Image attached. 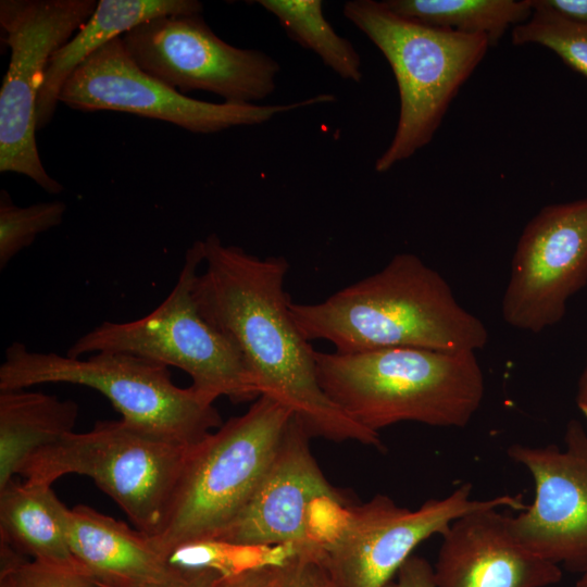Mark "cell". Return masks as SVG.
Here are the masks:
<instances>
[{"label": "cell", "mask_w": 587, "mask_h": 587, "mask_svg": "<svg viewBox=\"0 0 587 587\" xmlns=\"http://www.w3.org/2000/svg\"><path fill=\"white\" fill-rule=\"evenodd\" d=\"M202 246L205 270L195 279V301L236 345L259 395L289 409L311 437L383 449L379 434L353 422L321 388L316 350L295 322L284 289L287 260L247 253L214 233Z\"/></svg>", "instance_id": "cell-1"}, {"label": "cell", "mask_w": 587, "mask_h": 587, "mask_svg": "<svg viewBox=\"0 0 587 587\" xmlns=\"http://www.w3.org/2000/svg\"><path fill=\"white\" fill-rule=\"evenodd\" d=\"M309 340L338 353L386 348L476 352L489 339L485 324L461 307L447 280L412 253L396 254L379 272L324 301L290 302Z\"/></svg>", "instance_id": "cell-2"}, {"label": "cell", "mask_w": 587, "mask_h": 587, "mask_svg": "<svg viewBox=\"0 0 587 587\" xmlns=\"http://www.w3.org/2000/svg\"><path fill=\"white\" fill-rule=\"evenodd\" d=\"M475 353L386 348L314 357L325 395L353 422L379 434L400 422L466 426L485 394Z\"/></svg>", "instance_id": "cell-3"}, {"label": "cell", "mask_w": 587, "mask_h": 587, "mask_svg": "<svg viewBox=\"0 0 587 587\" xmlns=\"http://www.w3.org/2000/svg\"><path fill=\"white\" fill-rule=\"evenodd\" d=\"M292 415L278 401L260 396L243 414L191 446L162 526L150 537L162 555L186 544L215 540L236 519L265 475Z\"/></svg>", "instance_id": "cell-4"}, {"label": "cell", "mask_w": 587, "mask_h": 587, "mask_svg": "<svg viewBox=\"0 0 587 587\" xmlns=\"http://www.w3.org/2000/svg\"><path fill=\"white\" fill-rule=\"evenodd\" d=\"M342 13L384 54L398 85L396 132L375 162V171L384 173L430 142L451 101L491 45L484 35L399 16L382 1L349 0Z\"/></svg>", "instance_id": "cell-5"}, {"label": "cell", "mask_w": 587, "mask_h": 587, "mask_svg": "<svg viewBox=\"0 0 587 587\" xmlns=\"http://www.w3.org/2000/svg\"><path fill=\"white\" fill-rule=\"evenodd\" d=\"M72 384L102 394L127 424L192 446L223 422L214 402L191 386H176L168 366L124 352L73 358L11 344L0 366V391Z\"/></svg>", "instance_id": "cell-6"}, {"label": "cell", "mask_w": 587, "mask_h": 587, "mask_svg": "<svg viewBox=\"0 0 587 587\" xmlns=\"http://www.w3.org/2000/svg\"><path fill=\"white\" fill-rule=\"evenodd\" d=\"M202 240L187 249L177 282L149 314L128 322L104 321L80 336L66 354L82 358L98 352H124L177 367L191 387L214 402L234 403L260 397L236 345L200 313L192 288L203 263Z\"/></svg>", "instance_id": "cell-7"}, {"label": "cell", "mask_w": 587, "mask_h": 587, "mask_svg": "<svg viewBox=\"0 0 587 587\" xmlns=\"http://www.w3.org/2000/svg\"><path fill=\"white\" fill-rule=\"evenodd\" d=\"M190 448L123 420L100 421L37 451L20 475L43 485L68 474L87 476L137 529L152 537L162 526Z\"/></svg>", "instance_id": "cell-8"}, {"label": "cell", "mask_w": 587, "mask_h": 587, "mask_svg": "<svg viewBox=\"0 0 587 587\" xmlns=\"http://www.w3.org/2000/svg\"><path fill=\"white\" fill-rule=\"evenodd\" d=\"M95 0H1L10 63L0 89V172L25 175L49 193L63 186L46 171L35 133L36 105L52 55L93 14Z\"/></svg>", "instance_id": "cell-9"}, {"label": "cell", "mask_w": 587, "mask_h": 587, "mask_svg": "<svg viewBox=\"0 0 587 587\" xmlns=\"http://www.w3.org/2000/svg\"><path fill=\"white\" fill-rule=\"evenodd\" d=\"M471 483L459 485L441 499H429L417 510L397 505L376 495L349 505L317 554L335 587H383L424 540L444 535L457 519L483 509H526L521 494L472 499Z\"/></svg>", "instance_id": "cell-10"}, {"label": "cell", "mask_w": 587, "mask_h": 587, "mask_svg": "<svg viewBox=\"0 0 587 587\" xmlns=\"http://www.w3.org/2000/svg\"><path fill=\"white\" fill-rule=\"evenodd\" d=\"M328 93L287 104L207 102L187 97L141 70L114 38L82 62L65 82L59 101L83 112L117 111L164 121L196 134L260 125L276 114L333 102Z\"/></svg>", "instance_id": "cell-11"}, {"label": "cell", "mask_w": 587, "mask_h": 587, "mask_svg": "<svg viewBox=\"0 0 587 587\" xmlns=\"http://www.w3.org/2000/svg\"><path fill=\"white\" fill-rule=\"evenodd\" d=\"M121 38L141 70L182 93L203 90L227 102L255 103L276 89L279 63L225 42L201 14L150 18Z\"/></svg>", "instance_id": "cell-12"}, {"label": "cell", "mask_w": 587, "mask_h": 587, "mask_svg": "<svg viewBox=\"0 0 587 587\" xmlns=\"http://www.w3.org/2000/svg\"><path fill=\"white\" fill-rule=\"evenodd\" d=\"M587 284V198L544 207L524 227L501 304L503 321L540 333Z\"/></svg>", "instance_id": "cell-13"}, {"label": "cell", "mask_w": 587, "mask_h": 587, "mask_svg": "<svg viewBox=\"0 0 587 587\" xmlns=\"http://www.w3.org/2000/svg\"><path fill=\"white\" fill-rule=\"evenodd\" d=\"M564 449L550 444L511 445L507 453L535 485L533 502L509 515L515 539L536 555L570 573H587V430L571 420Z\"/></svg>", "instance_id": "cell-14"}, {"label": "cell", "mask_w": 587, "mask_h": 587, "mask_svg": "<svg viewBox=\"0 0 587 587\" xmlns=\"http://www.w3.org/2000/svg\"><path fill=\"white\" fill-rule=\"evenodd\" d=\"M310 438L301 421L292 415L252 497L215 540L254 548L284 546L294 553L321 545L311 528L314 503L347 502L322 473Z\"/></svg>", "instance_id": "cell-15"}, {"label": "cell", "mask_w": 587, "mask_h": 587, "mask_svg": "<svg viewBox=\"0 0 587 587\" xmlns=\"http://www.w3.org/2000/svg\"><path fill=\"white\" fill-rule=\"evenodd\" d=\"M441 537L436 587H548L562 579L560 566L515 539L502 509L464 514Z\"/></svg>", "instance_id": "cell-16"}, {"label": "cell", "mask_w": 587, "mask_h": 587, "mask_svg": "<svg viewBox=\"0 0 587 587\" xmlns=\"http://www.w3.org/2000/svg\"><path fill=\"white\" fill-rule=\"evenodd\" d=\"M62 520L73 555L97 584L151 587L183 571L167 562L148 535L88 505H65Z\"/></svg>", "instance_id": "cell-17"}, {"label": "cell", "mask_w": 587, "mask_h": 587, "mask_svg": "<svg viewBox=\"0 0 587 587\" xmlns=\"http://www.w3.org/2000/svg\"><path fill=\"white\" fill-rule=\"evenodd\" d=\"M197 0H100L91 17L51 58L36 105L37 129L52 120L61 90L90 54L137 25L158 16L201 14Z\"/></svg>", "instance_id": "cell-18"}, {"label": "cell", "mask_w": 587, "mask_h": 587, "mask_svg": "<svg viewBox=\"0 0 587 587\" xmlns=\"http://www.w3.org/2000/svg\"><path fill=\"white\" fill-rule=\"evenodd\" d=\"M64 507L51 485L11 480L0 489V540L35 561L87 573L70 549Z\"/></svg>", "instance_id": "cell-19"}, {"label": "cell", "mask_w": 587, "mask_h": 587, "mask_svg": "<svg viewBox=\"0 0 587 587\" xmlns=\"http://www.w3.org/2000/svg\"><path fill=\"white\" fill-rule=\"evenodd\" d=\"M73 400L27 389L0 391V489L37 451L74 432Z\"/></svg>", "instance_id": "cell-20"}, {"label": "cell", "mask_w": 587, "mask_h": 587, "mask_svg": "<svg viewBox=\"0 0 587 587\" xmlns=\"http://www.w3.org/2000/svg\"><path fill=\"white\" fill-rule=\"evenodd\" d=\"M395 14L421 24L484 35L495 46L511 26L526 22L532 0H385Z\"/></svg>", "instance_id": "cell-21"}, {"label": "cell", "mask_w": 587, "mask_h": 587, "mask_svg": "<svg viewBox=\"0 0 587 587\" xmlns=\"http://www.w3.org/2000/svg\"><path fill=\"white\" fill-rule=\"evenodd\" d=\"M272 13L291 40L317 54L344 79L359 83L361 57L352 43L339 36L323 13L321 0H258Z\"/></svg>", "instance_id": "cell-22"}, {"label": "cell", "mask_w": 587, "mask_h": 587, "mask_svg": "<svg viewBox=\"0 0 587 587\" xmlns=\"http://www.w3.org/2000/svg\"><path fill=\"white\" fill-rule=\"evenodd\" d=\"M532 4L530 17L512 28V43L544 46L587 77V24L560 15L541 0H532Z\"/></svg>", "instance_id": "cell-23"}, {"label": "cell", "mask_w": 587, "mask_h": 587, "mask_svg": "<svg viewBox=\"0 0 587 587\" xmlns=\"http://www.w3.org/2000/svg\"><path fill=\"white\" fill-rule=\"evenodd\" d=\"M66 204L62 201L39 202L17 207L7 190L0 192V268L23 249L32 245L37 235L61 224Z\"/></svg>", "instance_id": "cell-24"}, {"label": "cell", "mask_w": 587, "mask_h": 587, "mask_svg": "<svg viewBox=\"0 0 587 587\" xmlns=\"http://www.w3.org/2000/svg\"><path fill=\"white\" fill-rule=\"evenodd\" d=\"M85 572L60 567L39 561H24L12 571L0 572L3 587H96Z\"/></svg>", "instance_id": "cell-25"}, {"label": "cell", "mask_w": 587, "mask_h": 587, "mask_svg": "<svg viewBox=\"0 0 587 587\" xmlns=\"http://www.w3.org/2000/svg\"><path fill=\"white\" fill-rule=\"evenodd\" d=\"M279 587H335L317 549L303 550L289 557L283 564Z\"/></svg>", "instance_id": "cell-26"}, {"label": "cell", "mask_w": 587, "mask_h": 587, "mask_svg": "<svg viewBox=\"0 0 587 587\" xmlns=\"http://www.w3.org/2000/svg\"><path fill=\"white\" fill-rule=\"evenodd\" d=\"M283 564H266L236 574L220 576L211 587H279Z\"/></svg>", "instance_id": "cell-27"}, {"label": "cell", "mask_w": 587, "mask_h": 587, "mask_svg": "<svg viewBox=\"0 0 587 587\" xmlns=\"http://www.w3.org/2000/svg\"><path fill=\"white\" fill-rule=\"evenodd\" d=\"M383 587H436L434 567L426 559L412 554L398 570L396 580Z\"/></svg>", "instance_id": "cell-28"}, {"label": "cell", "mask_w": 587, "mask_h": 587, "mask_svg": "<svg viewBox=\"0 0 587 587\" xmlns=\"http://www.w3.org/2000/svg\"><path fill=\"white\" fill-rule=\"evenodd\" d=\"M220 576L213 570H183L174 579L151 587H211Z\"/></svg>", "instance_id": "cell-29"}, {"label": "cell", "mask_w": 587, "mask_h": 587, "mask_svg": "<svg viewBox=\"0 0 587 587\" xmlns=\"http://www.w3.org/2000/svg\"><path fill=\"white\" fill-rule=\"evenodd\" d=\"M545 5L570 20L587 24V0H541Z\"/></svg>", "instance_id": "cell-30"}, {"label": "cell", "mask_w": 587, "mask_h": 587, "mask_svg": "<svg viewBox=\"0 0 587 587\" xmlns=\"http://www.w3.org/2000/svg\"><path fill=\"white\" fill-rule=\"evenodd\" d=\"M586 392H587V359H586L585 367L578 380L577 396L584 395Z\"/></svg>", "instance_id": "cell-31"}, {"label": "cell", "mask_w": 587, "mask_h": 587, "mask_svg": "<svg viewBox=\"0 0 587 587\" xmlns=\"http://www.w3.org/2000/svg\"><path fill=\"white\" fill-rule=\"evenodd\" d=\"M577 405L587 419V392L576 397Z\"/></svg>", "instance_id": "cell-32"}, {"label": "cell", "mask_w": 587, "mask_h": 587, "mask_svg": "<svg viewBox=\"0 0 587 587\" xmlns=\"http://www.w3.org/2000/svg\"><path fill=\"white\" fill-rule=\"evenodd\" d=\"M574 587H587V573L580 575Z\"/></svg>", "instance_id": "cell-33"}, {"label": "cell", "mask_w": 587, "mask_h": 587, "mask_svg": "<svg viewBox=\"0 0 587 587\" xmlns=\"http://www.w3.org/2000/svg\"><path fill=\"white\" fill-rule=\"evenodd\" d=\"M96 587H107V586H103V585H100V584H97Z\"/></svg>", "instance_id": "cell-34"}, {"label": "cell", "mask_w": 587, "mask_h": 587, "mask_svg": "<svg viewBox=\"0 0 587 587\" xmlns=\"http://www.w3.org/2000/svg\"><path fill=\"white\" fill-rule=\"evenodd\" d=\"M0 587H3V586H0Z\"/></svg>", "instance_id": "cell-35"}]
</instances>
